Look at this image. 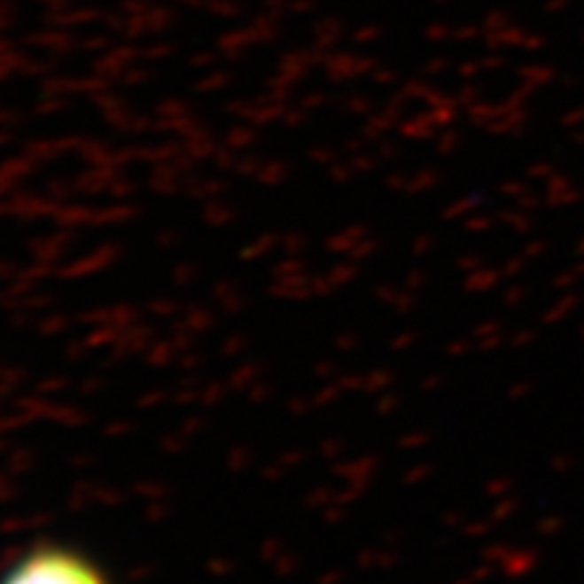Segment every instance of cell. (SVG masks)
Segmentation results:
<instances>
[{
	"instance_id": "1",
	"label": "cell",
	"mask_w": 584,
	"mask_h": 584,
	"mask_svg": "<svg viewBox=\"0 0 584 584\" xmlns=\"http://www.w3.org/2000/svg\"><path fill=\"white\" fill-rule=\"evenodd\" d=\"M0 584H105V579L76 552L41 547L22 557Z\"/></svg>"
}]
</instances>
